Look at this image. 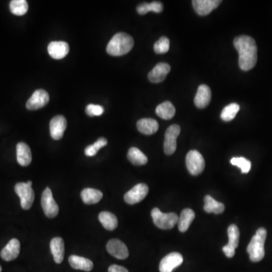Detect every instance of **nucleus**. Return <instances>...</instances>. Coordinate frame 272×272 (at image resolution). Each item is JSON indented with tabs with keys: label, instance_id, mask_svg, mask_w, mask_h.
Here are the masks:
<instances>
[{
	"label": "nucleus",
	"instance_id": "nucleus-1",
	"mask_svg": "<svg viewBox=\"0 0 272 272\" xmlns=\"http://www.w3.org/2000/svg\"><path fill=\"white\" fill-rule=\"evenodd\" d=\"M234 46L239 53V67L242 71H250L257 62V46L249 36H239L234 40Z\"/></svg>",
	"mask_w": 272,
	"mask_h": 272
},
{
	"label": "nucleus",
	"instance_id": "nucleus-2",
	"mask_svg": "<svg viewBox=\"0 0 272 272\" xmlns=\"http://www.w3.org/2000/svg\"><path fill=\"white\" fill-rule=\"evenodd\" d=\"M134 46V40L130 35L118 33L112 37L107 46V53L111 56H122L131 51Z\"/></svg>",
	"mask_w": 272,
	"mask_h": 272
},
{
	"label": "nucleus",
	"instance_id": "nucleus-3",
	"mask_svg": "<svg viewBox=\"0 0 272 272\" xmlns=\"http://www.w3.org/2000/svg\"><path fill=\"white\" fill-rule=\"evenodd\" d=\"M267 237L266 228H259L247 246V252L252 262H260L265 256V242Z\"/></svg>",
	"mask_w": 272,
	"mask_h": 272
},
{
	"label": "nucleus",
	"instance_id": "nucleus-4",
	"mask_svg": "<svg viewBox=\"0 0 272 272\" xmlns=\"http://www.w3.org/2000/svg\"><path fill=\"white\" fill-rule=\"evenodd\" d=\"M151 217L154 225L161 229H172L179 221L176 213H163L158 208H154L151 211Z\"/></svg>",
	"mask_w": 272,
	"mask_h": 272
},
{
	"label": "nucleus",
	"instance_id": "nucleus-5",
	"mask_svg": "<svg viewBox=\"0 0 272 272\" xmlns=\"http://www.w3.org/2000/svg\"><path fill=\"white\" fill-rule=\"evenodd\" d=\"M186 166L191 175L198 176L204 170L205 161L199 151L193 150L189 151L186 156Z\"/></svg>",
	"mask_w": 272,
	"mask_h": 272
},
{
	"label": "nucleus",
	"instance_id": "nucleus-6",
	"mask_svg": "<svg viewBox=\"0 0 272 272\" xmlns=\"http://www.w3.org/2000/svg\"><path fill=\"white\" fill-rule=\"evenodd\" d=\"M15 190L20 197L22 208L24 210H29L34 201L35 194L32 186H28L27 184L24 182H19L15 185Z\"/></svg>",
	"mask_w": 272,
	"mask_h": 272
},
{
	"label": "nucleus",
	"instance_id": "nucleus-7",
	"mask_svg": "<svg viewBox=\"0 0 272 272\" xmlns=\"http://www.w3.org/2000/svg\"><path fill=\"white\" fill-rule=\"evenodd\" d=\"M41 204L45 215L48 218H54L59 212V207L54 200L53 192L50 188H46L42 194Z\"/></svg>",
	"mask_w": 272,
	"mask_h": 272
},
{
	"label": "nucleus",
	"instance_id": "nucleus-8",
	"mask_svg": "<svg viewBox=\"0 0 272 272\" xmlns=\"http://www.w3.org/2000/svg\"><path fill=\"white\" fill-rule=\"evenodd\" d=\"M180 126L177 124H173L169 126L165 133L164 139V152L167 155H172L176 151L177 148V138L180 134Z\"/></svg>",
	"mask_w": 272,
	"mask_h": 272
},
{
	"label": "nucleus",
	"instance_id": "nucleus-9",
	"mask_svg": "<svg viewBox=\"0 0 272 272\" xmlns=\"http://www.w3.org/2000/svg\"><path fill=\"white\" fill-rule=\"evenodd\" d=\"M228 244L222 248L223 252L228 258L235 256V249L239 245L240 231L238 226L231 225L228 228Z\"/></svg>",
	"mask_w": 272,
	"mask_h": 272
},
{
	"label": "nucleus",
	"instance_id": "nucleus-10",
	"mask_svg": "<svg viewBox=\"0 0 272 272\" xmlns=\"http://www.w3.org/2000/svg\"><path fill=\"white\" fill-rule=\"evenodd\" d=\"M149 189L145 184H138L125 194L124 200L129 204H136L144 200L148 195Z\"/></svg>",
	"mask_w": 272,
	"mask_h": 272
},
{
	"label": "nucleus",
	"instance_id": "nucleus-11",
	"mask_svg": "<svg viewBox=\"0 0 272 272\" xmlns=\"http://www.w3.org/2000/svg\"><path fill=\"white\" fill-rule=\"evenodd\" d=\"M50 102V95L43 89H38L33 92L26 104L27 109L30 110H38L46 106Z\"/></svg>",
	"mask_w": 272,
	"mask_h": 272
},
{
	"label": "nucleus",
	"instance_id": "nucleus-12",
	"mask_svg": "<svg viewBox=\"0 0 272 272\" xmlns=\"http://www.w3.org/2000/svg\"><path fill=\"white\" fill-rule=\"evenodd\" d=\"M183 262V256L179 252H171L165 256L160 263V272H172L174 269L179 267Z\"/></svg>",
	"mask_w": 272,
	"mask_h": 272
},
{
	"label": "nucleus",
	"instance_id": "nucleus-13",
	"mask_svg": "<svg viewBox=\"0 0 272 272\" xmlns=\"http://www.w3.org/2000/svg\"><path fill=\"white\" fill-rule=\"evenodd\" d=\"M107 250L113 257L125 259L129 256V250L124 243L120 240L112 239L107 245Z\"/></svg>",
	"mask_w": 272,
	"mask_h": 272
},
{
	"label": "nucleus",
	"instance_id": "nucleus-14",
	"mask_svg": "<svg viewBox=\"0 0 272 272\" xmlns=\"http://www.w3.org/2000/svg\"><path fill=\"white\" fill-rule=\"evenodd\" d=\"M50 135L53 139H61L67 128V120L65 117L61 115L54 116L50 122Z\"/></svg>",
	"mask_w": 272,
	"mask_h": 272
},
{
	"label": "nucleus",
	"instance_id": "nucleus-15",
	"mask_svg": "<svg viewBox=\"0 0 272 272\" xmlns=\"http://www.w3.org/2000/svg\"><path fill=\"white\" fill-rule=\"evenodd\" d=\"M221 3V0H193L192 5L199 15H209Z\"/></svg>",
	"mask_w": 272,
	"mask_h": 272
},
{
	"label": "nucleus",
	"instance_id": "nucleus-16",
	"mask_svg": "<svg viewBox=\"0 0 272 272\" xmlns=\"http://www.w3.org/2000/svg\"><path fill=\"white\" fill-rule=\"evenodd\" d=\"M68 43L64 41H53L48 46V53L54 59H62L69 53Z\"/></svg>",
	"mask_w": 272,
	"mask_h": 272
},
{
	"label": "nucleus",
	"instance_id": "nucleus-17",
	"mask_svg": "<svg viewBox=\"0 0 272 272\" xmlns=\"http://www.w3.org/2000/svg\"><path fill=\"white\" fill-rule=\"evenodd\" d=\"M171 67L166 63H159L148 74V79L151 82L159 83L166 79V76L170 72Z\"/></svg>",
	"mask_w": 272,
	"mask_h": 272
},
{
	"label": "nucleus",
	"instance_id": "nucleus-18",
	"mask_svg": "<svg viewBox=\"0 0 272 272\" xmlns=\"http://www.w3.org/2000/svg\"><path fill=\"white\" fill-rule=\"evenodd\" d=\"M21 244L18 239L11 240L1 251V257L6 262L15 260L20 253Z\"/></svg>",
	"mask_w": 272,
	"mask_h": 272
},
{
	"label": "nucleus",
	"instance_id": "nucleus-19",
	"mask_svg": "<svg viewBox=\"0 0 272 272\" xmlns=\"http://www.w3.org/2000/svg\"><path fill=\"white\" fill-rule=\"evenodd\" d=\"M212 93L208 85H200L194 98V104L198 109H205L211 101Z\"/></svg>",
	"mask_w": 272,
	"mask_h": 272
},
{
	"label": "nucleus",
	"instance_id": "nucleus-20",
	"mask_svg": "<svg viewBox=\"0 0 272 272\" xmlns=\"http://www.w3.org/2000/svg\"><path fill=\"white\" fill-rule=\"evenodd\" d=\"M17 161L22 166H27L32 161L31 150L25 142L17 144Z\"/></svg>",
	"mask_w": 272,
	"mask_h": 272
},
{
	"label": "nucleus",
	"instance_id": "nucleus-21",
	"mask_svg": "<svg viewBox=\"0 0 272 272\" xmlns=\"http://www.w3.org/2000/svg\"><path fill=\"white\" fill-rule=\"evenodd\" d=\"M50 249L54 257V262L60 264L64 256V242L62 238H54L50 242Z\"/></svg>",
	"mask_w": 272,
	"mask_h": 272
},
{
	"label": "nucleus",
	"instance_id": "nucleus-22",
	"mask_svg": "<svg viewBox=\"0 0 272 272\" xmlns=\"http://www.w3.org/2000/svg\"><path fill=\"white\" fill-rule=\"evenodd\" d=\"M137 128L140 133L147 136L154 134L159 129V124L157 120L154 119L144 118L138 120L137 123Z\"/></svg>",
	"mask_w": 272,
	"mask_h": 272
},
{
	"label": "nucleus",
	"instance_id": "nucleus-23",
	"mask_svg": "<svg viewBox=\"0 0 272 272\" xmlns=\"http://www.w3.org/2000/svg\"><path fill=\"white\" fill-rule=\"evenodd\" d=\"M68 261H69L71 267L73 269H77V270L90 272L93 269V262L90 259H86V258L72 255L70 256Z\"/></svg>",
	"mask_w": 272,
	"mask_h": 272
},
{
	"label": "nucleus",
	"instance_id": "nucleus-24",
	"mask_svg": "<svg viewBox=\"0 0 272 272\" xmlns=\"http://www.w3.org/2000/svg\"><path fill=\"white\" fill-rule=\"evenodd\" d=\"M194 218H195V213L193 210L190 209H185L182 210L178 221L179 231L182 233L186 232Z\"/></svg>",
	"mask_w": 272,
	"mask_h": 272
},
{
	"label": "nucleus",
	"instance_id": "nucleus-25",
	"mask_svg": "<svg viewBox=\"0 0 272 272\" xmlns=\"http://www.w3.org/2000/svg\"><path fill=\"white\" fill-rule=\"evenodd\" d=\"M81 198L85 204H95L99 203L102 197L103 193L97 189H85L81 192Z\"/></svg>",
	"mask_w": 272,
	"mask_h": 272
},
{
	"label": "nucleus",
	"instance_id": "nucleus-26",
	"mask_svg": "<svg viewBox=\"0 0 272 272\" xmlns=\"http://www.w3.org/2000/svg\"><path fill=\"white\" fill-rule=\"evenodd\" d=\"M99 219L104 228L109 231L116 229L118 225V220L116 216L113 215V213L110 212H102L99 214Z\"/></svg>",
	"mask_w": 272,
	"mask_h": 272
},
{
	"label": "nucleus",
	"instance_id": "nucleus-27",
	"mask_svg": "<svg viewBox=\"0 0 272 272\" xmlns=\"http://www.w3.org/2000/svg\"><path fill=\"white\" fill-rule=\"evenodd\" d=\"M156 113L163 120H170L176 114V109L170 102H164L157 107Z\"/></svg>",
	"mask_w": 272,
	"mask_h": 272
},
{
	"label": "nucleus",
	"instance_id": "nucleus-28",
	"mask_svg": "<svg viewBox=\"0 0 272 272\" xmlns=\"http://www.w3.org/2000/svg\"><path fill=\"white\" fill-rule=\"evenodd\" d=\"M203 209L207 213L221 214L225 210V206L223 203L217 201L211 196L207 195L204 197V207Z\"/></svg>",
	"mask_w": 272,
	"mask_h": 272
},
{
	"label": "nucleus",
	"instance_id": "nucleus-29",
	"mask_svg": "<svg viewBox=\"0 0 272 272\" xmlns=\"http://www.w3.org/2000/svg\"><path fill=\"white\" fill-rule=\"evenodd\" d=\"M127 158L129 161L136 166H142L148 163V158L138 148H131L128 151Z\"/></svg>",
	"mask_w": 272,
	"mask_h": 272
},
{
	"label": "nucleus",
	"instance_id": "nucleus-30",
	"mask_svg": "<svg viewBox=\"0 0 272 272\" xmlns=\"http://www.w3.org/2000/svg\"><path fill=\"white\" fill-rule=\"evenodd\" d=\"M163 9L162 3L160 2H153L151 3H142L137 7V12L139 15H145L149 12H156L160 13Z\"/></svg>",
	"mask_w": 272,
	"mask_h": 272
},
{
	"label": "nucleus",
	"instance_id": "nucleus-31",
	"mask_svg": "<svg viewBox=\"0 0 272 272\" xmlns=\"http://www.w3.org/2000/svg\"><path fill=\"white\" fill-rule=\"evenodd\" d=\"M9 7L11 12L17 16L25 15L28 11V3L26 0H12Z\"/></svg>",
	"mask_w": 272,
	"mask_h": 272
},
{
	"label": "nucleus",
	"instance_id": "nucleus-32",
	"mask_svg": "<svg viewBox=\"0 0 272 272\" xmlns=\"http://www.w3.org/2000/svg\"><path fill=\"white\" fill-rule=\"evenodd\" d=\"M240 110L239 105L236 103L230 104L223 109L221 113V120L225 122L231 121L235 119Z\"/></svg>",
	"mask_w": 272,
	"mask_h": 272
},
{
	"label": "nucleus",
	"instance_id": "nucleus-33",
	"mask_svg": "<svg viewBox=\"0 0 272 272\" xmlns=\"http://www.w3.org/2000/svg\"><path fill=\"white\" fill-rule=\"evenodd\" d=\"M108 144V140L106 138H99L93 144L87 146L85 149V154L87 157H93L98 153L101 148H104Z\"/></svg>",
	"mask_w": 272,
	"mask_h": 272
},
{
	"label": "nucleus",
	"instance_id": "nucleus-34",
	"mask_svg": "<svg viewBox=\"0 0 272 272\" xmlns=\"http://www.w3.org/2000/svg\"><path fill=\"white\" fill-rule=\"evenodd\" d=\"M169 39L166 36H162L160 38V40L157 41L154 46V50L157 54H165L169 50Z\"/></svg>",
	"mask_w": 272,
	"mask_h": 272
},
{
	"label": "nucleus",
	"instance_id": "nucleus-35",
	"mask_svg": "<svg viewBox=\"0 0 272 272\" xmlns=\"http://www.w3.org/2000/svg\"><path fill=\"white\" fill-rule=\"evenodd\" d=\"M231 163L234 166H238L243 173H248L251 169V162L245 158H233Z\"/></svg>",
	"mask_w": 272,
	"mask_h": 272
},
{
	"label": "nucleus",
	"instance_id": "nucleus-36",
	"mask_svg": "<svg viewBox=\"0 0 272 272\" xmlns=\"http://www.w3.org/2000/svg\"><path fill=\"white\" fill-rule=\"evenodd\" d=\"M85 113L89 116H99L103 114L104 109L103 107L98 105H88L85 109Z\"/></svg>",
	"mask_w": 272,
	"mask_h": 272
},
{
	"label": "nucleus",
	"instance_id": "nucleus-37",
	"mask_svg": "<svg viewBox=\"0 0 272 272\" xmlns=\"http://www.w3.org/2000/svg\"><path fill=\"white\" fill-rule=\"evenodd\" d=\"M109 272H129L127 269H125L123 266L113 265L109 269Z\"/></svg>",
	"mask_w": 272,
	"mask_h": 272
},
{
	"label": "nucleus",
	"instance_id": "nucleus-38",
	"mask_svg": "<svg viewBox=\"0 0 272 272\" xmlns=\"http://www.w3.org/2000/svg\"><path fill=\"white\" fill-rule=\"evenodd\" d=\"M0 272H2V267L0 266Z\"/></svg>",
	"mask_w": 272,
	"mask_h": 272
}]
</instances>
